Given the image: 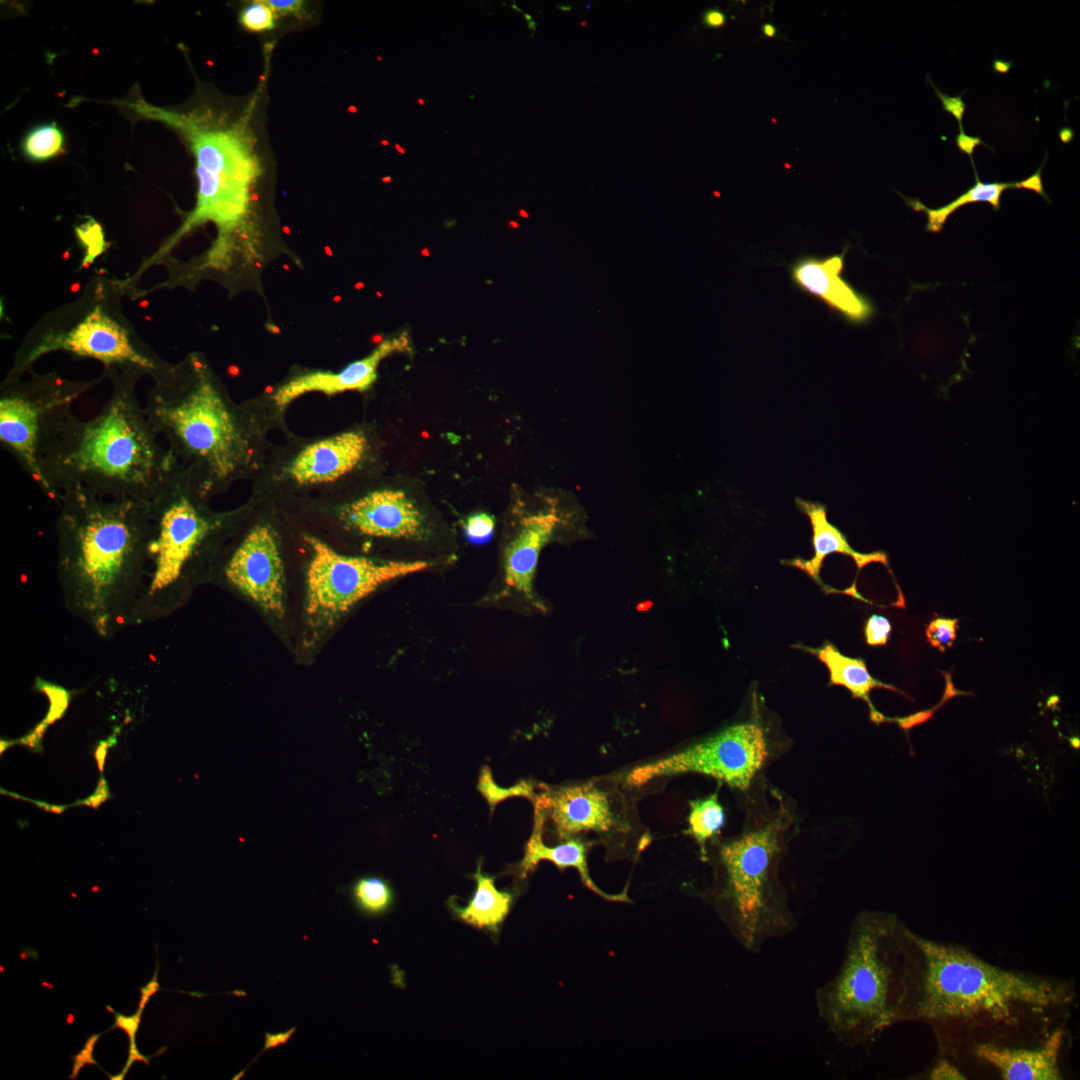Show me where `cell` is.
<instances>
[{
  "label": "cell",
  "mask_w": 1080,
  "mask_h": 1080,
  "mask_svg": "<svg viewBox=\"0 0 1080 1080\" xmlns=\"http://www.w3.org/2000/svg\"><path fill=\"white\" fill-rule=\"evenodd\" d=\"M55 522L65 608L102 640L134 626L153 535L149 501L61 494Z\"/></svg>",
  "instance_id": "6da1fadb"
},
{
  "label": "cell",
  "mask_w": 1080,
  "mask_h": 1080,
  "mask_svg": "<svg viewBox=\"0 0 1080 1080\" xmlns=\"http://www.w3.org/2000/svg\"><path fill=\"white\" fill-rule=\"evenodd\" d=\"M132 372L115 382L94 417L80 419L66 405L43 421L37 447L41 491L56 503L72 489L151 501L175 470L177 462L160 445L136 398Z\"/></svg>",
  "instance_id": "7a4b0ae2"
},
{
  "label": "cell",
  "mask_w": 1080,
  "mask_h": 1080,
  "mask_svg": "<svg viewBox=\"0 0 1080 1080\" xmlns=\"http://www.w3.org/2000/svg\"><path fill=\"white\" fill-rule=\"evenodd\" d=\"M745 795L742 830L715 843L709 899L738 943L757 954L798 926L780 877L796 815L789 797L764 776Z\"/></svg>",
  "instance_id": "3957f363"
},
{
  "label": "cell",
  "mask_w": 1080,
  "mask_h": 1080,
  "mask_svg": "<svg viewBox=\"0 0 1080 1080\" xmlns=\"http://www.w3.org/2000/svg\"><path fill=\"white\" fill-rule=\"evenodd\" d=\"M911 932L892 913L862 911L849 926L836 974L815 991L817 1014L840 1043L853 1047L910 1020L916 981Z\"/></svg>",
  "instance_id": "277c9868"
},
{
  "label": "cell",
  "mask_w": 1080,
  "mask_h": 1080,
  "mask_svg": "<svg viewBox=\"0 0 1080 1080\" xmlns=\"http://www.w3.org/2000/svg\"><path fill=\"white\" fill-rule=\"evenodd\" d=\"M916 981L910 1020L1014 1026L1020 1012H1046L1073 997L1067 984L994 966L970 951L913 932Z\"/></svg>",
  "instance_id": "5b68a950"
},
{
  "label": "cell",
  "mask_w": 1080,
  "mask_h": 1080,
  "mask_svg": "<svg viewBox=\"0 0 1080 1080\" xmlns=\"http://www.w3.org/2000/svg\"><path fill=\"white\" fill-rule=\"evenodd\" d=\"M191 378L158 379L144 410L201 498L220 490L241 468L246 444L239 422L206 370Z\"/></svg>",
  "instance_id": "8992f818"
},
{
  "label": "cell",
  "mask_w": 1080,
  "mask_h": 1080,
  "mask_svg": "<svg viewBox=\"0 0 1080 1080\" xmlns=\"http://www.w3.org/2000/svg\"><path fill=\"white\" fill-rule=\"evenodd\" d=\"M178 465L149 501L153 526L145 590L134 626L176 610L210 576L222 519L209 512Z\"/></svg>",
  "instance_id": "52a82bcc"
},
{
  "label": "cell",
  "mask_w": 1080,
  "mask_h": 1080,
  "mask_svg": "<svg viewBox=\"0 0 1080 1080\" xmlns=\"http://www.w3.org/2000/svg\"><path fill=\"white\" fill-rule=\"evenodd\" d=\"M190 139L196 159L198 192L195 209L180 230L183 234L208 221L219 228L217 257L226 250V237L245 223L251 190L260 175V165L245 129H202L184 117L167 116Z\"/></svg>",
  "instance_id": "ba28073f"
},
{
  "label": "cell",
  "mask_w": 1080,
  "mask_h": 1080,
  "mask_svg": "<svg viewBox=\"0 0 1080 1080\" xmlns=\"http://www.w3.org/2000/svg\"><path fill=\"white\" fill-rule=\"evenodd\" d=\"M778 752L766 728L757 717L732 724L680 751L633 768L625 782L639 787L663 777L685 773L701 774L742 794L748 793L764 776V770Z\"/></svg>",
  "instance_id": "9c48e42d"
},
{
  "label": "cell",
  "mask_w": 1080,
  "mask_h": 1080,
  "mask_svg": "<svg viewBox=\"0 0 1080 1080\" xmlns=\"http://www.w3.org/2000/svg\"><path fill=\"white\" fill-rule=\"evenodd\" d=\"M311 558L306 572L308 623L328 627L381 586L424 571L426 561H386L338 553L322 540L306 536Z\"/></svg>",
  "instance_id": "30bf717a"
},
{
  "label": "cell",
  "mask_w": 1080,
  "mask_h": 1080,
  "mask_svg": "<svg viewBox=\"0 0 1080 1080\" xmlns=\"http://www.w3.org/2000/svg\"><path fill=\"white\" fill-rule=\"evenodd\" d=\"M89 386L50 376L24 384L10 381L1 391L0 445L40 489L37 447L43 421L54 410L71 405Z\"/></svg>",
  "instance_id": "8fae6325"
},
{
  "label": "cell",
  "mask_w": 1080,
  "mask_h": 1080,
  "mask_svg": "<svg viewBox=\"0 0 1080 1080\" xmlns=\"http://www.w3.org/2000/svg\"><path fill=\"white\" fill-rule=\"evenodd\" d=\"M67 351L78 357L101 361L107 368L124 366L160 375V365L138 349L128 331L96 307L68 332L47 337L32 346L17 360L16 372L26 369L36 358L49 351Z\"/></svg>",
  "instance_id": "7c38bea8"
},
{
  "label": "cell",
  "mask_w": 1080,
  "mask_h": 1080,
  "mask_svg": "<svg viewBox=\"0 0 1080 1080\" xmlns=\"http://www.w3.org/2000/svg\"><path fill=\"white\" fill-rule=\"evenodd\" d=\"M228 584L266 613L285 611V570L277 536L269 525H256L229 556L223 568Z\"/></svg>",
  "instance_id": "4fadbf2b"
},
{
  "label": "cell",
  "mask_w": 1080,
  "mask_h": 1080,
  "mask_svg": "<svg viewBox=\"0 0 1080 1080\" xmlns=\"http://www.w3.org/2000/svg\"><path fill=\"white\" fill-rule=\"evenodd\" d=\"M560 521V513L552 502L517 518L503 549L501 596L517 597L542 609L534 592V577L540 552L552 539Z\"/></svg>",
  "instance_id": "5bb4252c"
},
{
  "label": "cell",
  "mask_w": 1080,
  "mask_h": 1080,
  "mask_svg": "<svg viewBox=\"0 0 1080 1080\" xmlns=\"http://www.w3.org/2000/svg\"><path fill=\"white\" fill-rule=\"evenodd\" d=\"M533 802L540 804L557 836L568 839L583 832H625L608 792L592 781L550 788L540 785Z\"/></svg>",
  "instance_id": "9a60e30c"
},
{
  "label": "cell",
  "mask_w": 1080,
  "mask_h": 1080,
  "mask_svg": "<svg viewBox=\"0 0 1080 1080\" xmlns=\"http://www.w3.org/2000/svg\"><path fill=\"white\" fill-rule=\"evenodd\" d=\"M847 249L826 257L802 255L789 265V275L799 291L822 302L845 322L862 325L872 318L876 308L842 275Z\"/></svg>",
  "instance_id": "2e32d148"
},
{
  "label": "cell",
  "mask_w": 1080,
  "mask_h": 1080,
  "mask_svg": "<svg viewBox=\"0 0 1080 1080\" xmlns=\"http://www.w3.org/2000/svg\"><path fill=\"white\" fill-rule=\"evenodd\" d=\"M340 519L349 529L376 538L419 540L427 531L423 514L401 490L370 492L344 506Z\"/></svg>",
  "instance_id": "e0dca14e"
},
{
  "label": "cell",
  "mask_w": 1080,
  "mask_h": 1080,
  "mask_svg": "<svg viewBox=\"0 0 1080 1080\" xmlns=\"http://www.w3.org/2000/svg\"><path fill=\"white\" fill-rule=\"evenodd\" d=\"M408 345L407 338L401 335L381 342L371 354L339 372L315 371L295 376L275 390L272 400L277 407L284 408L306 393L335 395L365 391L376 381L380 362L395 352L405 351Z\"/></svg>",
  "instance_id": "ac0fdd59"
},
{
  "label": "cell",
  "mask_w": 1080,
  "mask_h": 1080,
  "mask_svg": "<svg viewBox=\"0 0 1080 1080\" xmlns=\"http://www.w3.org/2000/svg\"><path fill=\"white\" fill-rule=\"evenodd\" d=\"M368 447L361 431H348L307 445L288 467L291 478L301 485L334 482L362 461Z\"/></svg>",
  "instance_id": "d6986e66"
},
{
  "label": "cell",
  "mask_w": 1080,
  "mask_h": 1080,
  "mask_svg": "<svg viewBox=\"0 0 1080 1080\" xmlns=\"http://www.w3.org/2000/svg\"><path fill=\"white\" fill-rule=\"evenodd\" d=\"M1064 1041L1061 1029L1053 1031L1036 1048H1013L993 1043L973 1047L974 1056L992 1066L1004 1080H1061L1059 1060Z\"/></svg>",
  "instance_id": "ffe728a7"
},
{
  "label": "cell",
  "mask_w": 1080,
  "mask_h": 1080,
  "mask_svg": "<svg viewBox=\"0 0 1080 1080\" xmlns=\"http://www.w3.org/2000/svg\"><path fill=\"white\" fill-rule=\"evenodd\" d=\"M545 821L546 812L544 808L534 802L533 830L526 843L523 858L517 865L520 879H525L541 861H550L561 871L569 867L576 869L583 885L601 898L611 902H631L626 891L619 894H609L601 890L592 880L587 863V854L592 846L591 842L573 836L564 839L559 844L546 845L543 841Z\"/></svg>",
  "instance_id": "44dd1931"
},
{
  "label": "cell",
  "mask_w": 1080,
  "mask_h": 1080,
  "mask_svg": "<svg viewBox=\"0 0 1080 1080\" xmlns=\"http://www.w3.org/2000/svg\"><path fill=\"white\" fill-rule=\"evenodd\" d=\"M795 503L811 524L814 554L810 559L794 558L782 561V564L802 570L820 585H822L820 571L823 561L833 553L850 556L859 570L870 563L888 565L887 555L884 552L860 553L854 550L839 528L829 522L827 509L823 504L801 498H796Z\"/></svg>",
  "instance_id": "7402d4cb"
},
{
  "label": "cell",
  "mask_w": 1080,
  "mask_h": 1080,
  "mask_svg": "<svg viewBox=\"0 0 1080 1080\" xmlns=\"http://www.w3.org/2000/svg\"><path fill=\"white\" fill-rule=\"evenodd\" d=\"M803 649L815 655L826 666L829 671V685L842 686L851 693L853 698L866 702L870 718L874 723L885 722L886 717L872 704L870 692L878 688L902 693L901 691L874 678L863 659L842 654L834 644L828 641L819 648L803 646Z\"/></svg>",
  "instance_id": "603a6c76"
},
{
  "label": "cell",
  "mask_w": 1080,
  "mask_h": 1080,
  "mask_svg": "<svg viewBox=\"0 0 1080 1080\" xmlns=\"http://www.w3.org/2000/svg\"><path fill=\"white\" fill-rule=\"evenodd\" d=\"M971 163H972L975 178H976L975 185L973 187H970L963 194L959 195L955 200L951 201L950 203H948V204H946V205H944V206H942L940 208L930 209V208L924 206L919 200L908 199V198H906L905 196L902 195V197L905 200V202L907 203V205L912 207L913 210L918 211V212L922 211V212L926 213V215H927L926 230L928 232H932V233L941 232V230H942L944 224L946 223L947 219L949 218V216L952 213H954L957 209H959L960 207H962V206H964L966 204L975 203V202H987L993 207L994 210H996V211L999 210L1000 209V197H1001V194H1002L1003 191H1005L1007 189H1021V188H1023V189L1032 190V191L1040 194L1048 202H1050L1049 198L1047 197V195H1046V193L1044 191V187H1043V184H1042V179H1041L1042 166L1038 169V171L1036 173H1034L1033 175H1031L1027 179L1019 181V182H1008V183L989 182V183H984L978 177V174H977V171H976V168H975V165H974V161H971Z\"/></svg>",
  "instance_id": "cb8c5ba5"
},
{
  "label": "cell",
  "mask_w": 1080,
  "mask_h": 1080,
  "mask_svg": "<svg viewBox=\"0 0 1080 1080\" xmlns=\"http://www.w3.org/2000/svg\"><path fill=\"white\" fill-rule=\"evenodd\" d=\"M473 878L476 882L474 894L466 906H460L454 899L448 900V906L463 922L478 929L486 928L497 933L500 924L508 915L513 895L496 888L494 876L482 873L478 863Z\"/></svg>",
  "instance_id": "d4e9b609"
},
{
  "label": "cell",
  "mask_w": 1080,
  "mask_h": 1080,
  "mask_svg": "<svg viewBox=\"0 0 1080 1080\" xmlns=\"http://www.w3.org/2000/svg\"><path fill=\"white\" fill-rule=\"evenodd\" d=\"M725 820V810L716 792L689 802L688 828L685 834L697 843L702 861H708L707 844L721 834Z\"/></svg>",
  "instance_id": "484cf974"
},
{
  "label": "cell",
  "mask_w": 1080,
  "mask_h": 1080,
  "mask_svg": "<svg viewBox=\"0 0 1080 1080\" xmlns=\"http://www.w3.org/2000/svg\"><path fill=\"white\" fill-rule=\"evenodd\" d=\"M356 906L365 914L381 915L393 902V892L385 880L375 876L359 878L352 886Z\"/></svg>",
  "instance_id": "4316f807"
},
{
  "label": "cell",
  "mask_w": 1080,
  "mask_h": 1080,
  "mask_svg": "<svg viewBox=\"0 0 1080 1080\" xmlns=\"http://www.w3.org/2000/svg\"><path fill=\"white\" fill-rule=\"evenodd\" d=\"M64 148V135L55 123L35 127L22 143L26 156L36 161L60 155Z\"/></svg>",
  "instance_id": "83f0119b"
},
{
  "label": "cell",
  "mask_w": 1080,
  "mask_h": 1080,
  "mask_svg": "<svg viewBox=\"0 0 1080 1080\" xmlns=\"http://www.w3.org/2000/svg\"><path fill=\"white\" fill-rule=\"evenodd\" d=\"M537 787L534 782L529 780H521L508 788L500 787L494 782L488 765L482 766L477 785L478 791L488 802L491 813H493L498 803L511 797H525L533 802L537 794Z\"/></svg>",
  "instance_id": "f1b7e54d"
},
{
  "label": "cell",
  "mask_w": 1080,
  "mask_h": 1080,
  "mask_svg": "<svg viewBox=\"0 0 1080 1080\" xmlns=\"http://www.w3.org/2000/svg\"><path fill=\"white\" fill-rule=\"evenodd\" d=\"M276 15L262 0L251 2L240 14V22L251 31L260 32L275 27Z\"/></svg>",
  "instance_id": "f546056e"
},
{
  "label": "cell",
  "mask_w": 1080,
  "mask_h": 1080,
  "mask_svg": "<svg viewBox=\"0 0 1080 1080\" xmlns=\"http://www.w3.org/2000/svg\"><path fill=\"white\" fill-rule=\"evenodd\" d=\"M958 620L936 617L926 628L928 642L940 651L953 646L957 638Z\"/></svg>",
  "instance_id": "4dcf8cb0"
},
{
  "label": "cell",
  "mask_w": 1080,
  "mask_h": 1080,
  "mask_svg": "<svg viewBox=\"0 0 1080 1080\" xmlns=\"http://www.w3.org/2000/svg\"><path fill=\"white\" fill-rule=\"evenodd\" d=\"M891 631L890 621L884 616L874 614L868 618L864 627L866 643L871 646L885 645Z\"/></svg>",
  "instance_id": "1f68e13d"
},
{
  "label": "cell",
  "mask_w": 1080,
  "mask_h": 1080,
  "mask_svg": "<svg viewBox=\"0 0 1080 1080\" xmlns=\"http://www.w3.org/2000/svg\"><path fill=\"white\" fill-rule=\"evenodd\" d=\"M464 528L471 539L484 540L493 533L494 519L486 513L476 514L466 520Z\"/></svg>",
  "instance_id": "d6a6232c"
},
{
  "label": "cell",
  "mask_w": 1080,
  "mask_h": 1080,
  "mask_svg": "<svg viewBox=\"0 0 1080 1080\" xmlns=\"http://www.w3.org/2000/svg\"><path fill=\"white\" fill-rule=\"evenodd\" d=\"M140 1016H141V1010L138 1011L132 1017H126V1016L120 1015L118 1013L116 1014L115 1024L119 1028L123 1029L130 1037L131 1048H130V1058H129V1062H128L129 1064H131V1062H133L134 1060H144L145 1059L144 1057H142L137 1052V1050L135 1048V1045H134L135 1044V1040H134L135 1039V1033L137 1031V1028H138V1025H139V1022H140Z\"/></svg>",
  "instance_id": "836d02e7"
},
{
  "label": "cell",
  "mask_w": 1080,
  "mask_h": 1080,
  "mask_svg": "<svg viewBox=\"0 0 1080 1080\" xmlns=\"http://www.w3.org/2000/svg\"><path fill=\"white\" fill-rule=\"evenodd\" d=\"M277 16H295L302 18L305 15V4L300 0H263Z\"/></svg>",
  "instance_id": "e575fe53"
},
{
  "label": "cell",
  "mask_w": 1080,
  "mask_h": 1080,
  "mask_svg": "<svg viewBox=\"0 0 1080 1080\" xmlns=\"http://www.w3.org/2000/svg\"><path fill=\"white\" fill-rule=\"evenodd\" d=\"M929 82L931 86L935 89L938 98L941 100L944 111L951 113L957 119L959 129L963 130L962 118L964 116L966 105L961 99V95L957 97H950L948 95H945L941 91H939L931 81Z\"/></svg>",
  "instance_id": "d590c367"
},
{
  "label": "cell",
  "mask_w": 1080,
  "mask_h": 1080,
  "mask_svg": "<svg viewBox=\"0 0 1080 1080\" xmlns=\"http://www.w3.org/2000/svg\"><path fill=\"white\" fill-rule=\"evenodd\" d=\"M929 1079L932 1080H963L966 1079L961 1070L948 1060H939L932 1068Z\"/></svg>",
  "instance_id": "8d00e7d4"
},
{
  "label": "cell",
  "mask_w": 1080,
  "mask_h": 1080,
  "mask_svg": "<svg viewBox=\"0 0 1080 1080\" xmlns=\"http://www.w3.org/2000/svg\"><path fill=\"white\" fill-rule=\"evenodd\" d=\"M955 142L959 150L963 153H966L970 157L971 161L973 160L972 155L975 146L979 144L986 145L980 137L968 136L964 133L963 130H960L959 134L955 139Z\"/></svg>",
  "instance_id": "74e56055"
},
{
  "label": "cell",
  "mask_w": 1080,
  "mask_h": 1080,
  "mask_svg": "<svg viewBox=\"0 0 1080 1080\" xmlns=\"http://www.w3.org/2000/svg\"><path fill=\"white\" fill-rule=\"evenodd\" d=\"M110 798L109 788L105 779L101 778L93 795L83 800L80 804L97 808L101 803Z\"/></svg>",
  "instance_id": "f35d334b"
},
{
  "label": "cell",
  "mask_w": 1080,
  "mask_h": 1080,
  "mask_svg": "<svg viewBox=\"0 0 1080 1080\" xmlns=\"http://www.w3.org/2000/svg\"><path fill=\"white\" fill-rule=\"evenodd\" d=\"M725 21V15L717 9L708 10L703 15V23L709 28H719L725 24Z\"/></svg>",
  "instance_id": "ab89813d"
},
{
  "label": "cell",
  "mask_w": 1080,
  "mask_h": 1080,
  "mask_svg": "<svg viewBox=\"0 0 1080 1080\" xmlns=\"http://www.w3.org/2000/svg\"><path fill=\"white\" fill-rule=\"evenodd\" d=\"M294 1032H295V1029L293 1028V1029H290L287 1032L278 1033V1034H268V1033H266L265 1034L266 1041H265V1046H264L263 1050L274 1048V1047H276L278 1045H281V1044H285L289 1040V1038L291 1037L292 1033H294Z\"/></svg>",
  "instance_id": "60d3db41"
},
{
  "label": "cell",
  "mask_w": 1080,
  "mask_h": 1080,
  "mask_svg": "<svg viewBox=\"0 0 1080 1080\" xmlns=\"http://www.w3.org/2000/svg\"><path fill=\"white\" fill-rule=\"evenodd\" d=\"M109 746H110L109 741H106V742L102 741V742H100L99 746L95 750V755L94 756H95V759L97 761L98 769L100 770V772L103 771V766H104V762H105L106 755H107V748Z\"/></svg>",
  "instance_id": "b9f144b4"
},
{
  "label": "cell",
  "mask_w": 1080,
  "mask_h": 1080,
  "mask_svg": "<svg viewBox=\"0 0 1080 1080\" xmlns=\"http://www.w3.org/2000/svg\"><path fill=\"white\" fill-rule=\"evenodd\" d=\"M761 30L766 37L773 38L777 34V29L771 23H765L762 25Z\"/></svg>",
  "instance_id": "7bdbcfd3"
},
{
  "label": "cell",
  "mask_w": 1080,
  "mask_h": 1080,
  "mask_svg": "<svg viewBox=\"0 0 1080 1080\" xmlns=\"http://www.w3.org/2000/svg\"><path fill=\"white\" fill-rule=\"evenodd\" d=\"M519 215H520V216H522V217H524V218H528V217H529V214H528V213H527V212H526L525 210H523V209L519 210Z\"/></svg>",
  "instance_id": "ee69618b"
},
{
  "label": "cell",
  "mask_w": 1080,
  "mask_h": 1080,
  "mask_svg": "<svg viewBox=\"0 0 1080 1080\" xmlns=\"http://www.w3.org/2000/svg\"><path fill=\"white\" fill-rule=\"evenodd\" d=\"M509 225L513 228H518L519 224L516 221H509Z\"/></svg>",
  "instance_id": "f6af8a7d"
},
{
  "label": "cell",
  "mask_w": 1080,
  "mask_h": 1080,
  "mask_svg": "<svg viewBox=\"0 0 1080 1080\" xmlns=\"http://www.w3.org/2000/svg\"><path fill=\"white\" fill-rule=\"evenodd\" d=\"M395 147H396V149H397V151H398V152H400V153H402V154H404V153H405V150H404V149H402V148H401V146H399L398 144H395Z\"/></svg>",
  "instance_id": "bcb514c9"
},
{
  "label": "cell",
  "mask_w": 1080,
  "mask_h": 1080,
  "mask_svg": "<svg viewBox=\"0 0 1080 1080\" xmlns=\"http://www.w3.org/2000/svg\"><path fill=\"white\" fill-rule=\"evenodd\" d=\"M528 26H529V28L534 30L535 29L534 27H536V24H535V22H530Z\"/></svg>",
  "instance_id": "7dc6e473"
},
{
  "label": "cell",
  "mask_w": 1080,
  "mask_h": 1080,
  "mask_svg": "<svg viewBox=\"0 0 1080 1080\" xmlns=\"http://www.w3.org/2000/svg\"><path fill=\"white\" fill-rule=\"evenodd\" d=\"M417 102H418L419 104H422V105H423V104L425 103V102H424V100H423V99H421V98H419Z\"/></svg>",
  "instance_id": "c3c4849f"
},
{
  "label": "cell",
  "mask_w": 1080,
  "mask_h": 1080,
  "mask_svg": "<svg viewBox=\"0 0 1080 1080\" xmlns=\"http://www.w3.org/2000/svg\"><path fill=\"white\" fill-rule=\"evenodd\" d=\"M383 180H384L385 182H389V181H391V178H390V177H385V178H384Z\"/></svg>",
  "instance_id": "681fc988"
},
{
  "label": "cell",
  "mask_w": 1080,
  "mask_h": 1080,
  "mask_svg": "<svg viewBox=\"0 0 1080 1080\" xmlns=\"http://www.w3.org/2000/svg\"><path fill=\"white\" fill-rule=\"evenodd\" d=\"M580 24H581L582 26H586V25H587V23H586L585 21H582V22H580Z\"/></svg>",
  "instance_id": "f907efd6"
},
{
  "label": "cell",
  "mask_w": 1080,
  "mask_h": 1080,
  "mask_svg": "<svg viewBox=\"0 0 1080 1080\" xmlns=\"http://www.w3.org/2000/svg\"><path fill=\"white\" fill-rule=\"evenodd\" d=\"M382 144L387 145L388 141H381Z\"/></svg>",
  "instance_id": "816d5d0a"
}]
</instances>
